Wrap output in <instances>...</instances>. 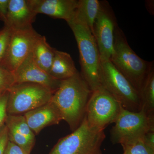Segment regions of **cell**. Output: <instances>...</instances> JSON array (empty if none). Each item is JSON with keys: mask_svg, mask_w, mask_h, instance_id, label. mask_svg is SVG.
I'll return each instance as SVG.
<instances>
[{"mask_svg": "<svg viewBox=\"0 0 154 154\" xmlns=\"http://www.w3.org/2000/svg\"><path fill=\"white\" fill-rule=\"evenodd\" d=\"M55 50V48L48 43L45 36L40 35L33 45L32 53L34 61L39 67L48 73H49L52 65Z\"/></svg>", "mask_w": 154, "mask_h": 154, "instance_id": "obj_17", "label": "cell"}, {"mask_svg": "<svg viewBox=\"0 0 154 154\" xmlns=\"http://www.w3.org/2000/svg\"><path fill=\"white\" fill-rule=\"evenodd\" d=\"M4 154H28L16 144L9 140Z\"/></svg>", "mask_w": 154, "mask_h": 154, "instance_id": "obj_25", "label": "cell"}, {"mask_svg": "<svg viewBox=\"0 0 154 154\" xmlns=\"http://www.w3.org/2000/svg\"><path fill=\"white\" fill-rule=\"evenodd\" d=\"M0 93H1V92H0Z\"/></svg>", "mask_w": 154, "mask_h": 154, "instance_id": "obj_28", "label": "cell"}, {"mask_svg": "<svg viewBox=\"0 0 154 154\" xmlns=\"http://www.w3.org/2000/svg\"><path fill=\"white\" fill-rule=\"evenodd\" d=\"M8 96V91L0 93V128L5 122L8 116L7 108Z\"/></svg>", "mask_w": 154, "mask_h": 154, "instance_id": "obj_23", "label": "cell"}, {"mask_svg": "<svg viewBox=\"0 0 154 154\" xmlns=\"http://www.w3.org/2000/svg\"><path fill=\"white\" fill-rule=\"evenodd\" d=\"M101 86L126 110L138 112L142 109L140 94L110 60H101Z\"/></svg>", "mask_w": 154, "mask_h": 154, "instance_id": "obj_4", "label": "cell"}, {"mask_svg": "<svg viewBox=\"0 0 154 154\" xmlns=\"http://www.w3.org/2000/svg\"><path fill=\"white\" fill-rule=\"evenodd\" d=\"M74 62L68 53L55 49L54 58L49 74L59 81L67 79L78 72Z\"/></svg>", "mask_w": 154, "mask_h": 154, "instance_id": "obj_15", "label": "cell"}, {"mask_svg": "<svg viewBox=\"0 0 154 154\" xmlns=\"http://www.w3.org/2000/svg\"><path fill=\"white\" fill-rule=\"evenodd\" d=\"M9 0H0V19L5 21L8 12Z\"/></svg>", "mask_w": 154, "mask_h": 154, "instance_id": "obj_27", "label": "cell"}, {"mask_svg": "<svg viewBox=\"0 0 154 154\" xmlns=\"http://www.w3.org/2000/svg\"><path fill=\"white\" fill-rule=\"evenodd\" d=\"M67 23L78 45L81 75L93 92L102 87L101 58L96 40L91 30L86 25L74 20Z\"/></svg>", "mask_w": 154, "mask_h": 154, "instance_id": "obj_3", "label": "cell"}, {"mask_svg": "<svg viewBox=\"0 0 154 154\" xmlns=\"http://www.w3.org/2000/svg\"><path fill=\"white\" fill-rule=\"evenodd\" d=\"M114 124L110 130L111 142L124 144L154 131V115H149L143 109L134 112L122 107Z\"/></svg>", "mask_w": 154, "mask_h": 154, "instance_id": "obj_6", "label": "cell"}, {"mask_svg": "<svg viewBox=\"0 0 154 154\" xmlns=\"http://www.w3.org/2000/svg\"><path fill=\"white\" fill-rule=\"evenodd\" d=\"M5 122L7 128L14 129L19 134L35 142V134L30 129L24 116L8 115Z\"/></svg>", "mask_w": 154, "mask_h": 154, "instance_id": "obj_19", "label": "cell"}, {"mask_svg": "<svg viewBox=\"0 0 154 154\" xmlns=\"http://www.w3.org/2000/svg\"><path fill=\"white\" fill-rule=\"evenodd\" d=\"M105 137L104 130L91 127L85 117L71 134L59 140L50 154H102Z\"/></svg>", "mask_w": 154, "mask_h": 154, "instance_id": "obj_5", "label": "cell"}, {"mask_svg": "<svg viewBox=\"0 0 154 154\" xmlns=\"http://www.w3.org/2000/svg\"><path fill=\"white\" fill-rule=\"evenodd\" d=\"M92 91L81 74L61 81L54 93L51 102L59 111L62 120L74 131L82 123L85 115L86 107Z\"/></svg>", "mask_w": 154, "mask_h": 154, "instance_id": "obj_1", "label": "cell"}, {"mask_svg": "<svg viewBox=\"0 0 154 154\" xmlns=\"http://www.w3.org/2000/svg\"><path fill=\"white\" fill-rule=\"evenodd\" d=\"M11 38L1 66L13 73L25 60L33 49L40 34L33 28L25 30H11Z\"/></svg>", "mask_w": 154, "mask_h": 154, "instance_id": "obj_9", "label": "cell"}, {"mask_svg": "<svg viewBox=\"0 0 154 154\" xmlns=\"http://www.w3.org/2000/svg\"><path fill=\"white\" fill-rule=\"evenodd\" d=\"M31 9L36 14H44L67 22L73 19L78 0H28Z\"/></svg>", "mask_w": 154, "mask_h": 154, "instance_id": "obj_12", "label": "cell"}, {"mask_svg": "<svg viewBox=\"0 0 154 154\" xmlns=\"http://www.w3.org/2000/svg\"><path fill=\"white\" fill-rule=\"evenodd\" d=\"M110 60L140 94L153 62L144 60L135 53L118 25L114 30L113 53Z\"/></svg>", "mask_w": 154, "mask_h": 154, "instance_id": "obj_2", "label": "cell"}, {"mask_svg": "<svg viewBox=\"0 0 154 154\" xmlns=\"http://www.w3.org/2000/svg\"><path fill=\"white\" fill-rule=\"evenodd\" d=\"M7 114L21 115L51 100L54 92L44 86L31 83H17L8 90Z\"/></svg>", "mask_w": 154, "mask_h": 154, "instance_id": "obj_7", "label": "cell"}, {"mask_svg": "<svg viewBox=\"0 0 154 154\" xmlns=\"http://www.w3.org/2000/svg\"><path fill=\"white\" fill-rule=\"evenodd\" d=\"M14 84L15 79L13 73L0 66V92L8 91Z\"/></svg>", "mask_w": 154, "mask_h": 154, "instance_id": "obj_21", "label": "cell"}, {"mask_svg": "<svg viewBox=\"0 0 154 154\" xmlns=\"http://www.w3.org/2000/svg\"><path fill=\"white\" fill-rule=\"evenodd\" d=\"M15 84L31 83L44 86L54 93L58 88L61 81L54 79L38 66L33 59L32 51L13 73Z\"/></svg>", "mask_w": 154, "mask_h": 154, "instance_id": "obj_11", "label": "cell"}, {"mask_svg": "<svg viewBox=\"0 0 154 154\" xmlns=\"http://www.w3.org/2000/svg\"><path fill=\"white\" fill-rule=\"evenodd\" d=\"M100 11L94 22L93 34L101 60H110L113 53V38L117 26L115 15L108 3L101 2Z\"/></svg>", "mask_w": 154, "mask_h": 154, "instance_id": "obj_10", "label": "cell"}, {"mask_svg": "<svg viewBox=\"0 0 154 154\" xmlns=\"http://www.w3.org/2000/svg\"><path fill=\"white\" fill-rule=\"evenodd\" d=\"M142 109L149 115H154V69L152 66L141 91Z\"/></svg>", "mask_w": 154, "mask_h": 154, "instance_id": "obj_18", "label": "cell"}, {"mask_svg": "<svg viewBox=\"0 0 154 154\" xmlns=\"http://www.w3.org/2000/svg\"><path fill=\"white\" fill-rule=\"evenodd\" d=\"M121 145L123 148V154H154V152L144 143L143 137Z\"/></svg>", "mask_w": 154, "mask_h": 154, "instance_id": "obj_20", "label": "cell"}, {"mask_svg": "<svg viewBox=\"0 0 154 154\" xmlns=\"http://www.w3.org/2000/svg\"><path fill=\"white\" fill-rule=\"evenodd\" d=\"M143 140L146 146L154 152V131L146 133L143 137Z\"/></svg>", "mask_w": 154, "mask_h": 154, "instance_id": "obj_26", "label": "cell"}, {"mask_svg": "<svg viewBox=\"0 0 154 154\" xmlns=\"http://www.w3.org/2000/svg\"><path fill=\"white\" fill-rule=\"evenodd\" d=\"M12 30L5 27L0 31V62L5 55L11 38Z\"/></svg>", "mask_w": 154, "mask_h": 154, "instance_id": "obj_22", "label": "cell"}, {"mask_svg": "<svg viewBox=\"0 0 154 154\" xmlns=\"http://www.w3.org/2000/svg\"><path fill=\"white\" fill-rule=\"evenodd\" d=\"M101 5V2L98 0H79L74 17L72 20L86 25L93 33L94 22L99 14Z\"/></svg>", "mask_w": 154, "mask_h": 154, "instance_id": "obj_16", "label": "cell"}, {"mask_svg": "<svg viewBox=\"0 0 154 154\" xmlns=\"http://www.w3.org/2000/svg\"><path fill=\"white\" fill-rule=\"evenodd\" d=\"M27 123L34 134L46 127L57 125L62 120L60 113L51 101L24 114Z\"/></svg>", "mask_w": 154, "mask_h": 154, "instance_id": "obj_14", "label": "cell"}, {"mask_svg": "<svg viewBox=\"0 0 154 154\" xmlns=\"http://www.w3.org/2000/svg\"><path fill=\"white\" fill-rule=\"evenodd\" d=\"M37 14L31 9L28 0H9L5 27L11 30H21L32 27Z\"/></svg>", "mask_w": 154, "mask_h": 154, "instance_id": "obj_13", "label": "cell"}, {"mask_svg": "<svg viewBox=\"0 0 154 154\" xmlns=\"http://www.w3.org/2000/svg\"><path fill=\"white\" fill-rule=\"evenodd\" d=\"M9 141L8 133L6 125L0 130V154H4L6 146Z\"/></svg>", "mask_w": 154, "mask_h": 154, "instance_id": "obj_24", "label": "cell"}, {"mask_svg": "<svg viewBox=\"0 0 154 154\" xmlns=\"http://www.w3.org/2000/svg\"><path fill=\"white\" fill-rule=\"evenodd\" d=\"M122 108L121 104L102 86L92 92L85 117L91 127L105 130L108 125L115 122Z\"/></svg>", "mask_w": 154, "mask_h": 154, "instance_id": "obj_8", "label": "cell"}]
</instances>
